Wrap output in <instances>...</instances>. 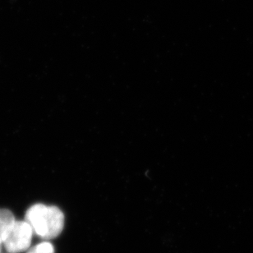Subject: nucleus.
<instances>
[{"mask_svg": "<svg viewBox=\"0 0 253 253\" xmlns=\"http://www.w3.org/2000/svg\"><path fill=\"white\" fill-rule=\"evenodd\" d=\"M25 221L30 224L33 233L40 238L54 239L63 231L64 214L58 207L36 204L27 211Z\"/></svg>", "mask_w": 253, "mask_h": 253, "instance_id": "f257e3e1", "label": "nucleus"}, {"mask_svg": "<svg viewBox=\"0 0 253 253\" xmlns=\"http://www.w3.org/2000/svg\"><path fill=\"white\" fill-rule=\"evenodd\" d=\"M33 230L27 221L13 223L5 236L2 246L9 253H21L30 249Z\"/></svg>", "mask_w": 253, "mask_h": 253, "instance_id": "f03ea898", "label": "nucleus"}, {"mask_svg": "<svg viewBox=\"0 0 253 253\" xmlns=\"http://www.w3.org/2000/svg\"><path fill=\"white\" fill-rule=\"evenodd\" d=\"M16 221L12 212L6 209H0V239L3 242L6 234Z\"/></svg>", "mask_w": 253, "mask_h": 253, "instance_id": "7ed1b4c3", "label": "nucleus"}, {"mask_svg": "<svg viewBox=\"0 0 253 253\" xmlns=\"http://www.w3.org/2000/svg\"><path fill=\"white\" fill-rule=\"evenodd\" d=\"M27 253H54V246L49 242H42L27 250Z\"/></svg>", "mask_w": 253, "mask_h": 253, "instance_id": "20e7f679", "label": "nucleus"}]
</instances>
